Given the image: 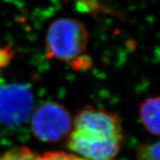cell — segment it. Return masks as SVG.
<instances>
[{
  "label": "cell",
  "mask_w": 160,
  "mask_h": 160,
  "mask_svg": "<svg viewBox=\"0 0 160 160\" xmlns=\"http://www.w3.org/2000/svg\"><path fill=\"white\" fill-rule=\"evenodd\" d=\"M140 119L150 133L160 135V97H149L140 105Z\"/></svg>",
  "instance_id": "obj_5"
},
{
  "label": "cell",
  "mask_w": 160,
  "mask_h": 160,
  "mask_svg": "<svg viewBox=\"0 0 160 160\" xmlns=\"http://www.w3.org/2000/svg\"><path fill=\"white\" fill-rule=\"evenodd\" d=\"M0 160H41V156L27 147H15L0 155Z\"/></svg>",
  "instance_id": "obj_6"
},
{
  "label": "cell",
  "mask_w": 160,
  "mask_h": 160,
  "mask_svg": "<svg viewBox=\"0 0 160 160\" xmlns=\"http://www.w3.org/2000/svg\"><path fill=\"white\" fill-rule=\"evenodd\" d=\"M72 126L68 109L53 102L40 105L31 118V129L34 135L45 142H57L69 137Z\"/></svg>",
  "instance_id": "obj_3"
},
{
  "label": "cell",
  "mask_w": 160,
  "mask_h": 160,
  "mask_svg": "<svg viewBox=\"0 0 160 160\" xmlns=\"http://www.w3.org/2000/svg\"><path fill=\"white\" fill-rule=\"evenodd\" d=\"M41 160H86L73 153H66L63 151H51L41 156Z\"/></svg>",
  "instance_id": "obj_8"
},
{
  "label": "cell",
  "mask_w": 160,
  "mask_h": 160,
  "mask_svg": "<svg viewBox=\"0 0 160 160\" xmlns=\"http://www.w3.org/2000/svg\"><path fill=\"white\" fill-rule=\"evenodd\" d=\"M34 97L31 89L22 83L0 86V123L19 126L29 118Z\"/></svg>",
  "instance_id": "obj_4"
},
{
  "label": "cell",
  "mask_w": 160,
  "mask_h": 160,
  "mask_svg": "<svg viewBox=\"0 0 160 160\" xmlns=\"http://www.w3.org/2000/svg\"><path fill=\"white\" fill-rule=\"evenodd\" d=\"M137 160H160V141L142 144L136 150Z\"/></svg>",
  "instance_id": "obj_7"
},
{
  "label": "cell",
  "mask_w": 160,
  "mask_h": 160,
  "mask_svg": "<svg viewBox=\"0 0 160 160\" xmlns=\"http://www.w3.org/2000/svg\"><path fill=\"white\" fill-rule=\"evenodd\" d=\"M125 135L118 115L87 106L77 114L68 137L73 154L86 160H115Z\"/></svg>",
  "instance_id": "obj_1"
},
{
  "label": "cell",
  "mask_w": 160,
  "mask_h": 160,
  "mask_svg": "<svg viewBox=\"0 0 160 160\" xmlns=\"http://www.w3.org/2000/svg\"><path fill=\"white\" fill-rule=\"evenodd\" d=\"M87 43L88 32L83 23L72 18H59L47 30L46 56L75 62L85 53Z\"/></svg>",
  "instance_id": "obj_2"
}]
</instances>
